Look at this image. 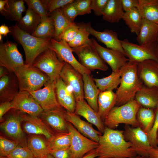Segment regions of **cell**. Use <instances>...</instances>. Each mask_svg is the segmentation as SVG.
Listing matches in <instances>:
<instances>
[{
    "instance_id": "6da1fadb",
    "label": "cell",
    "mask_w": 158,
    "mask_h": 158,
    "mask_svg": "<svg viewBox=\"0 0 158 158\" xmlns=\"http://www.w3.org/2000/svg\"><path fill=\"white\" fill-rule=\"evenodd\" d=\"M95 149L98 157L109 158H133L137 155L131 144L124 137V131L106 127L100 136Z\"/></svg>"
},
{
    "instance_id": "7a4b0ae2",
    "label": "cell",
    "mask_w": 158,
    "mask_h": 158,
    "mask_svg": "<svg viewBox=\"0 0 158 158\" xmlns=\"http://www.w3.org/2000/svg\"><path fill=\"white\" fill-rule=\"evenodd\" d=\"M138 63L129 61L119 71L121 81L115 93L116 106H119L135 99V95L143 84L137 73Z\"/></svg>"
},
{
    "instance_id": "3957f363",
    "label": "cell",
    "mask_w": 158,
    "mask_h": 158,
    "mask_svg": "<svg viewBox=\"0 0 158 158\" xmlns=\"http://www.w3.org/2000/svg\"><path fill=\"white\" fill-rule=\"evenodd\" d=\"M9 28L10 34L23 48L25 65L32 66L36 58L49 48L51 39H43L34 36L23 30L16 24Z\"/></svg>"
},
{
    "instance_id": "277c9868",
    "label": "cell",
    "mask_w": 158,
    "mask_h": 158,
    "mask_svg": "<svg viewBox=\"0 0 158 158\" xmlns=\"http://www.w3.org/2000/svg\"><path fill=\"white\" fill-rule=\"evenodd\" d=\"M141 106L135 99L123 105L115 106L104 119V123L105 126L114 129L119 124L123 123L134 127H140L137 116Z\"/></svg>"
},
{
    "instance_id": "5b68a950",
    "label": "cell",
    "mask_w": 158,
    "mask_h": 158,
    "mask_svg": "<svg viewBox=\"0 0 158 158\" xmlns=\"http://www.w3.org/2000/svg\"><path fill=\"white\" fill-rule=\"evenodd\" d=\"M14 73L18 81L20 91L37 90L50 80L46 74L32 66L25 64Z\"/></svg>"
},
{
    "instance_id": "8992f818",
    "label": "cell",
    "mask_w": 158,
    "mask_h": 158,
    "mask_svg": "<svg viewBox=\"0 0 158 158\" xmlns=\"http://www.w3.org/2000/svg\"><path fill=\"white\" fill-rule=\"evenodd\" d=\"M65 62L61 61L55 52L49 48L42 53L35 60L32 66L46 74L51 81L60 78Z\"/></svg>"
},
{
    "instance_id": "52a82bcc",
    "label": "cell",
    "mask_w": 158,
    "mask_h": 158,
    "mask_svg": "<svg viewBox=\"0 0 158 158\" xmlns=\"http://www.w3.org/2000/svg\"><path fill=\"white\" fill-rule=\"evenodd\" d=\"M122 47L129 61L138 63L147 60L158 62L157 43L142 46L130 42L127 39L121 40Z\"/></svg>"
},
{
    "instance_id": "ba28073f",
    "label": "cell",
    "mask_w": 158,
    "mask_h": 158,
    "mask_svg": "<svg viewBox=\"0 0 158 158\" xmlns=\"http://www.w3.org/2000/svg\"><path fill=\"white\" fill-rule=\"evenodd\" d=\"M71 49L77 56L80 63L90 71L96 70L105 71L108 70L106 63L89 42Z\"/></svg>"
},
{
    "instance_id": "9c48e42d",
    "label": "cell",
    "mask_w": 158,
    "mask_h": 158,
    "mask_svg": "<svg viewBox=\"0 0 158 158\" xmlns=\"http://www.w3.org/2000/svg\"><path fill=\"white\" fill-rule=\"evenodd\" d=\"M4 121L0 124V128L8 136L22 147L27 146V140L22 129V112L13 109L10 110Z\"/></svg>"
},
{
    "instance_id": "30bf717a",
    "label": "cell",
    "mask_w": 158,
    "mask_h": 158,
    "mask_svg": "<svg viewBox=\"0 0 158 158\" xmlns=\"http://www.w3.org/2000/svg\"><path fill=\"white\" fill-rule=\"evenodd\" d=\"M25 65L23 56L19 52L17 44L7 41L0 45V66L7 68L10 73H14Z\"/></svg>"
},
{
    "instance_id": "8fae6325",
    "label": "cell",
    "mask_w": 158,
    "mask_h": 158,
    "mask_svg": "<svg viewBox=\"0 0 158 158\" xmlns=\"http://www.w3.org/2000/svg\"><path fill=\"white\" fill-rule=\"evenodd\" d=\"M68 132L71 136L70 149L72 158H81L91 150L95 149L98 145V142L84 136L71 123L67 122Z\"/></svg>"
},
{
    "instance_id": "7c38bea8",
    "label": "cell",
    "mask_w": 158,
    "mask_h": 158,
    "mask_svg": "<svg viewBox=\"0 0 158 158\" xmlns=\"http://www.w3.org/2000/svg\"><path fill=\"white\" fill-rule=\"evenodd\" d=\"M124 136L125 140L131 144L133 150L137 155L147 156L152 147L147 133L141 127L133 128L126 125Z\"/></svg>"
},
{
    "instance_id": "4fadbf2b",
    "label": "cell",
    "mask_w": 158,
    "mask_h": 158,
    "mask_svg": "<svg viewBox=\"0 0 158 158\" xmlns=\"http://www.w3.org/2000/svg\"><path fill=\"white\" fill-rule=\"evenodd\" d=\"M49 48L54 51L58 58L66 63L82 75L85 73L91 74V71L87 69L78 61L74 56L71 48L68 43L63 40H51Z\"/></svg>"
},
{
    "instance_id": "5bb4252c",
    "label": "cell",
    "mask_w": 158,
    "mask_h": 158,
    "mask_svg": "<svg viewBox=\"0 0 158 158\" xmlns=\"http://www.w3.org/2000/svg\"><path fill=\"white\" fill-rule=\"evenodd\" d=\"M55 82L49 80L43 88L29 92L43 111L62 107L59 104L57 98Z\"/></svg>"
},
{
    "instance_id": "9a60e30c",
    "label": "cell",
    "mask_w": 158,
    "mask_h": 158,
    "mask_svg": "<svg viewBox=\"0 0 158 158\" xmlns=\"http://www.w3.org/2000/svg\"><path fill=\"white\" fill-rule=\"evenodd\" d=\"M89 42L106 63L110 66L113 72L119 71L129 61L128 58L123 53L102 46L94 38L90 39Z\"/></svg>"
},
{
    "instance_id": "2e32d148",
    "label": "cell",
    "mask_w": 158,
    "mask_h": 158,
    "mask_svg": "<svg viewBox=\"0 0 158 158\" xmlns=\"http://www.w3.org/2000/svg\"><path fill=\"white\" fill-rule=\"evenodd\" d=\"M60 77L73 92L76 100L85 99L83 75L65 63Z\"/></svg>"
},
{
    "instance_id": "e0dca14e",
    "label": "cell",
    "mask_w": 158,
    "mask_h": 158,
    "mask_svg": "<svg viewBox=\"0 0 158 158\" xmlns=\"http://www.w3.org/2000/svg\"><path fill=\"white\" fill-rule=\"evenodd\" d=\"M11 102L12 109L31 115L39 116L43 109L30 93L20 91Z\"/></svg>"
},
{
    "instance_id": "ac0fdd59",
    "label": "cell",
    "mask_w": 158,
    "mask_h": 158,
    "mask_svg": "<svg viewBox=\"0 0 158 158\" xmlns=\"http://www.w3.org/2000/svg\"><path fill=\"white\" fill-rule=\"evenodd\" d=\"M22 118L24 131L27 133L44 136L48 140L55 133L39 116L22 112Z\"/></svg>"
},
{
    "instance_id": "d6986e66",
    "label": "cell",
    "mask_w": 158,
    "mask_h": 158,
    "mask_svg": "<svg viewBox=\"0 0 158 158\" xmlns=\"http://www.w3.org/2000/svg\"><path fill=\"white\" fill-rule=\"evenodd\" d=\"M65 111L63 107L43 111L39 117L55 133L68 132Z\"/></svg>"
},
{
    "instance_id": "ffe728a7",
    "label": "cell",
    "mask_w": 158,
    "mask_h": 158,
    "mask_svg": "<svg viewBox=\"0 0 158 158\" xmlns=\"http://www.w3.org/2000/svg\"><path fill=\"white\" fill-rule=\"evenodd\" d=\"M137 73L143 85L158 88V62L147 60L138 63Z\"/></svg>"
},
{
    "instance_id": "44dd1931",
    "label": "cell",
    "mask_w": 158,
    "mask_h": 158,
    "mask_svg": "<svg viewBox=\"0 0 158 158\" xmlns=\"http://www.w3.org/2000/svg\"><path fill=\"white\" fill-rule=\"evenodd\" d=\"M86 25L87 30L90 34L94 36L99 42L105 44L107 48L119 51L126 56L121 40L118 39L116 32L107 29L103 31H97L92 27L90 22L86 23Z\"/></svg>"
},
{
    "instance_id": "7402d4cb",
    "label": "cell",
    "mask_w": 158,
    "mask_h": 158,
    "mask_svg": "<svg viewBox=\"0 0 158 158\" xmlns=\"http://www.w3.org/2000/svg\"><path fill=\"white\" fill-rule=\"evenodd\" d=\"M65 117L66 121L71 123L82 134L95 142H98L102 134L95 129L92 124L80 118L74 113L66 110Z\"/></svg>"
},
{
    "instance_id": "603a6c76",
    "label": "cell",
    "mask_w": 158,
    "mask_h": 158,
    "mask_svg": "<svg viewBox=\"0 0 158 158\" xmlns=\"http://www.w3.org/2000/svg\"><path fill=\"white\" fill-rule=\"evenodd\" d=\"M20 91L19 83L14 73L0 78V102H11Z\"/></svg>"
},
{
    "instance_id": "cb8c5ba5",
    "label": "cell",
    "mask_w": 158,
    "mask_h": 158,
    "mask_svg": "<svg viewBox=\"0 0 158 158\" xmlns=\"http://www.w3.org/2000/svg\"><path fill=\"white\" fill-rule=\"evenodd\" d=\"M57 98L60 105L66 111L74 113L76 100L71 89L60 77L55 82Z\"/></svg>"
},
{
    "instance_id": "d4e9b609",
    "label": "cell",
    "mask_w": 158,
    "mask_h": 158,
    "mask_svg": "<svg viewBox=\"0 0 158 158\" xmlns=\"http://www.w3.org/2000/svg\"><path fill=\"white\" fill-rule=\"evenodd\" d=\"M74 113L84 118L88 122L95 125L102 134L105 126L97 112L94 110L85 99L76 100Z\"/></svg>"
},
{
    "instance_id": "484cf974",
    "label": "cell",
    "mask_w": 158,
    "mask_h": 158,
    "mask_svg": "<svg viewBox=\"0 0 158 158\" xmlns=\"http://www.w3.org/2000/svg\"><path fill=\"white\" fill-rule=\"evenodd\" d=\"M158 39V24L143 19L142 25L136 40L142 46L157 42Z\"/></svg>"
},
{
    "instance_id": "4316f807",
    "label": "cell",
    "mask_w": 158,
    "mask_h": 158,
    "mask_svg": "<svg viewBox=\"0 0 158 158\" xmlns=\"http://www.w3.org/2000/svg\"><path fill=\"white\" fill-rule=\"evenodd\" d=\"M84 99L88 104L98 112V99L100 91L96 85L90 74L83 75Z\"/></svg>"
},
{
    "instance_id": "83f0119b",
    "label": "cell",
    "mask_w": 158,
    "mask_h": 158,
    "mask_svg": "<svg viewBox=\"0 0 158 158\" xmlns=\"http://www.w3.org/2000/svg\"><path fill=\"white\" fill-rule=\"evenodd\" d=\"M135 99L141 106L154 109L158 106V88L143 85L136 93Z\"/></svg>"
},
{
    "instance_id": "f1b7e54d",
    "label": "cell",
    "mask_w": 158,
    "mask_h": 158,
    "mask_svg": "<svg viewBox=\"0 0 158 158\" xmlns=\"http://www.w3.org/2000/svg\"><path fill=\"white\" fill-rule=\"evenodd\" d=\"M116 102V93L112 90L100 92L98 97V113L103 121Z\"/></svg>"
},
{
    "instance_id": "f546056e",
    "label": "cell",
    "mask_w": 158,
    "mask_h": 158,
    "mask_svg": "<svg viewBox=\"0 0 158 158\" xmlns=\"http://www.w3.org/2000/svg\"><path fill=\"white\" fill-rule=\"evenodd\" d=\"M27 147L36 158H44L50 153L47 140L41 135L29 136L27 139Z\"/></svg>"
},
{
    "instance_id": "4dcf8cb0",
    "label": "cell",
    "mask_w": 158,
    "mask_h": 158,
    "mask_svg": "<svg viewBox=\"0 0 158 158\" xmlns=\"http://www.w3.org/2000/svg\"><path fill=\"white\" fill-rule=\"evenodd\" d=\"M124 13L121 0H108L102 16L106 21L116 23L122 19Z\"/></svg>"
},
{
    "instance_id": "1f68e13d",
    "label": "cell",
    "mask_w": 158,
    "mask_h": 158,
    "mask_svg": "<svg viewBox=\"0 0 158 158\" xmlns=\"http://www.w3.org/2000/svg\"><path fill=\"white\" fill-rule=\"evenodd\" d=\"M137 8L143 19L158 24V0H139Z\"/></svg>"
},
{
    "instance_id": "d6a6232c",
    "label": "cell",
    "mask_w": 158,
    "mask_h": 158,
    "mask_svg": "<svg viewBox=\"0 0 158 158\" xmlns=\"http://www.w3.org/2000/svg\"><path fill=\"white\" fill-rule=\"evenodd\" d=\"M41 21L37 14L28 8L24 16L16 24L24 31L32 35Z\"/></svg>"
},
{
    "instance_id": "836d02e7",
    "label": "cell",
    "mask_w": 158,
    "mask_h": 158,
    "mask_svg": "<svg viewBox=\"0 0 158 158\" xmlns=\"http://www.w3.org/2000/svg\"><path fill=\"white\" fill-rule=\"evenodd\" d=\"M93 80L100 92L112 90L117 89L120 84L121 77L119 71L112 72L109 76L101 78H94Z\"/></svg>"
},
{
    "instance_id": "e575fe53",
    "label": "cell",
    "mask_w": 158,
    "mask_h": 158,
    "mask_svg": "<svg viewBox=\"0 0 158 158\" xmlns=\"http://www.w3.org/2000/svg\"><path fill=\"white\" fill-rule=\"evenodd\" d=\"M25 3L24 0H7V12L4 16L11 20L18 22L22 17V13L26 11Z\"/></svg>"
},
{
    "instance_id": "d590c367",
    "label": "cell",
    "mask_w": 158,
    "mask_h": 158,
    "mask_svg": "<svg viewBox=\"0 0 158 158\" xmlns=\"http://www.w3.org/2000/svg\"><path fill=\"white\" fill-rule=\"evenodd\" d=\"M122 19L132 33L138 35L140 32L143 18L137 8L125 12Z\"/></svg>"
},
{
    "instance_id": "8d00e7d4",
    "label": "cell",
    "mask_w": 158,
    "mask_h": 158,
    "mask_svg": "<svg viewBox=\"0 0 158 158\" xmlns=\"http://www.w3.org/2000/svg\"><path fill=\"white\" fill-rule=\"evenodd\" d=\"M71 136L68 132L56 133L47 140L48 146L50 150H58L70 147Z\"/></svg>"
},
{
    "instance_id": "74e56055",
    "label": "cell",
    "mask_w": 158,
    "mask_h": 158,
    "mask_svg": "<svg viewBox=\"0 0 158 158\" xmlns=\"http://www.w3.org/2000/svg\"><path fill=\"white\" fill-rule=\"evenodd\" d=\"M55 33L54 21L49 16L46 19L41 21L32 35L40 38L51 39L54 38Z\"/></svg>"
},
{
    "instance_id": "f35d334b",
    "label": "cell",
    "mask_w": 158,
    "mask_h": 158,
    "mask_svg": "<svg viewBox=\"0 0 158 158\" xmlns=\"http://www.w3.org/2000/svg\"><path fill=\"white\" fill-rule=\"evenodd\" d=\"M154 109L141 106L137 114L140 127L147 134L151 128L154 121L155 112Z\"/></svg>"
},
{
    "instance_id": "ab89813d",
    "label": "cell",
    "mask_w": 158,
    "mask_h": 158,
    "mask_svg": "<svg viewBox=\"0 0 158 158\" xmlns=\"http://www.w3.org/2000/svg\"><path fill=\"white\" fill-rule=\"evenodd\" d=\"M49 16L52 18L55 27V33L53 38L58 41L63 32L73 23L71 22L65 17L61 8L54 11Z\"/></svg>"
},
{
    "instance_id": "60d3db41",
    "label": "cell",
    "mask_w": 158,
    "mask_h": 158,
    "mask_svg": "<svg viewBox=\"0 0 158 158\" xmlns=\"http://www.w3.org/2000/svg\"><path fill=\"white\" fill-rule=\"evenodd\" d=\"M78 23L80 27L75 39L72 42L68 43L71 48L83 45L88 43L90 40L89 38L90 34L87 30L86 23Z\"/></svg>"
},
{
    "instance_id": "b9f144b4",
    "label": "cell",
    "mask_w": 158,
    "mask_h": 158,
    "mask_svg": "<svg viewBox=\"0 0 158 158\" xmlns=\"http://www.w3.org/2000/svg\"><path fill=\"white\" fill-rule=\"evenodd\" d=\"M20 146L13 140H9L3 136L0 137V158H6L16 148Z\"/></svg>"
},
{
    "instance_id": "7bdbcfd3",
    "label": "cell",
    "mask_w": 158,
    "mask_h": 158,
    "mask_svg": "<svg viewBox=\"0 0 158 158\" xmlns=\"http://www.w3.org/2000/svg\"><path fill=\"white\" fill-rule=\"evenodd\" d=\"M25 2L29 8L37 14L41 18L42 20L47 18L49 16L45 7L39 0H25Z\"/></svg>"
},
{
    "instance_id": "ee69618b",
    "label": "cell",
    "mask_w": 158,
    "mask_h": 158,
    "mask_svg": "<svg viewBox=\"0 0 158 158\" xmlns=\"http://www.w3.org/2000/svg\"><path fill=\"white\" fill-rule=\"evenodd\" d=\"M79 27L78 23H73L63 32L59 37V41L63 40L68 43L72 42L76 35Z\"/></svg>"
},
{
    "instance_id": "f6af8a7d",
    "label": "cell",
    "mask_w": 158,
    "mask_h": 158,
    "mask_svg": "<svg viewBox=\"0 0 158 158\" xmlns=\"http://www.w3.org/2000/svg\"><path fill=\"white\" fill-rule=\"evenodd\" d=\"M74 0H41L47 9L49 14L54 11L62 8L66 5L73 2Z\"/></svg>"
},
{
    "instance_id": "bcb514c9",
    "label": "cell",
    "mask_w": 158,
    "mask_h": 158,
    "mask_svg": "<svg viewBox=\"0 0 158 158\" xmlns=\"http://www.w3.org/2000/svg\"><path fill=\"white\" fill-rule=\"evenodd\" d=\"M154 121L150 130L147 133L148 138L152 147H157V135L158 132V106L155 109Z\"/></svg>"
},
{
    "instance_id": "7dc6e473",
    "label": "cell",
    "mask_w": 158,
    "mask_h": 158,
    "mask_svg": "<svg viewBox=\"0 0 158 158\" xmlns=\"http://www.w3.org/2000/svg\"><path fill=\"white\" fill-rule=\"evenodd\" d=\"M6 158H36L27 146H19Z\"/></svg>"
},
{
    "instance_id": "c3c4849f",
    "label": "cell",
    "mask_w": 158,
    "mask_h": 158,
    "mask_svg": "<svg viewBox=\"0 0 158 158\" xmlns=\"http://www.w3.org/2000/svg\"><path fill=\"white\" fill-rule=\"evenodd\" d=\"M74 2L78 15H83L91 13L92 0H76Z\"/></svg>"
},
{
    "instance_id": "681fc988",
    "label": "cell",
    "mask_w": 158,
    "mask_h": 158,
    "mask_svg": "<svg viewBox=\"0 0 158 158\" xmlns=\"http://www.w3.org/2000/svg\"><path fill=\"white\" fill-rule=\"evenodd\" d=\"M74 2L61 8L64 16L71 23L74 22L75 18L78 15Z\"/></svg>"
},
{
    "instance_id": "f907efd6",
    "label": "cell",
    "mask_w": 158,
    "mask_h": 158,
    "mask_svg": "<svg viewBox=\"0 0 158 158\" xmlns=\"http://www.w3.org/2000/svg\"><path fill=\"white\" fill-rule=\"evenodd\" d=\"M108 0H92V9L97 16L102 15Z\"/></svg>"
},
{
    "instance_id": "816d5d0a",
    "label": "cell",
    "mask_w": 158,
    "mask_h": 158,
    "mask_svg": "<svg viewBox=\"0 0 158 158\" xmlns=\"http://www.w3.org/2000/svg\"><path fill=\"white\" fill-rule=\"evenodd\" d=\"M50 154L55 158H72L71 151L68 148L58 150H50Z\"/></svg>"
},
{
    "instance_id": "f5cc1de1",
    "label": "cell",
    "mask_w": 158,
    "mask_h": 158,
    "mask_svg": "<svg viewBox=\"0 0 158 158\" xmlns=\"http://www.w3.org/2000/svg\"><path fill=\"white\" fill-rule=\"evenodd\" d=\"M121 1L125 12L137 8L139 4V0H121Z\"/></svg>"
},
{
    "instance_id": "db71d44e",
    "label": "cell",
    "mask_w": 158,
    "mask_h": 158,
    "mask_svg": "<svg viewBox=\"0 0 158 158\" xmlns=\"http://www.w3.org/2000/svg\"><path fill=\"white\" fill-rule=\"evenodd\" d=\"M12 109L11 102H6L0 103V121L3 120V117L6 114Z\"/></svg>"
},
{
    "instance_id": "11a10c76",
    "label": "cell",
    "mask_w": 158,
    "mask_h": 158,
    "mask_svg": "<svg viewBox=\"0 0 158 158\" xmlns=\"http://www.w3.org/2000/svg\"><path fill=\"white\" fill-rule=\"evenodd\" d=\"M147 156L149 158H158V147H151L149 151Z\"/></svg>"
},
{
    "instance_id": "9f6ffc18",
    "label": "cell",
    "mask_w": 158,
    "mask_h": 158,
    "mask_svg": "<svg viewBox=\"0 0 158 158\" xmlns=\"http://www.w3.org/2000/svg\"><path fill=\"white\" fill-rule=\"evenodd\" d=\"M10 32V28L6 25H2L0 26V35L6 36Z\"/></svg>"
},
{
    "instance_id": "6f0895ef",
    "label": "cell",
    "mask_w": 158,
    "mask_h": 158,
    "mask_svg": "<svg viewBox=\"0 0 158 158\" xmlns=\"http://www.w3.org/2000/svg\"><path fill=\"white\" fill-rule=\"evenodd\" d=\"M7 0H0V11L1 14L3 16L7 12L6 4Z\"/></svg>"
},
{
    "instance_id": "680465c9",
    "label": "cell",
    "mask_w": 158,
    "mask_h": 158,
    "mask_svg": "<svg viewBox=\"0 0 158 158\" xmlns=\"http://www.w3.org/2000/svg\"><path fill=\"white\" fill-rule=\"evenodd\" d=\"M98 155L95 149L92 150L87 153L81 158H96Z\"/></svg>"
},
{
    "instance_id": "91938a15",
    "label": "cell",
    "mask_w": 158,
    "mask_h": 158,
    "mask_svg": "<svg viewBox=\"0 0 158 158\" xmlns=\"http://www.w3.org/2000/svg\"><path fill=\"white\" fill-rule=\"evenodd\" d=\"M10 73L6 68L0 66V78Z\"/></svg>"
},
{
    "instance_id": "94428289",
    "label": "cell",
    "mask_w": 158,
    "mask_h": 158,
    "mask_svg": "<svg viewBox=\"0 0 158 158\" xmlns=\"http://www.w3.org/2000/svg\"><path fill=\"white\" fill-rule=\"evenodd\" d=\"M133 158H149L148 156H141L137 155L136 157Z\"/></svg>"
},
{
    "instance_id": "6125c7cd",
    "label": "cell",
    "mask_w": 158,
    "mask_h": 158,
    "mask_svg": "<svg viewBox=\"0 0 158 158\" xmlns=\"http://www.w3.org/2000/svg\"><path fill=\"white\" fill-rule=\"evenodd\" d=\"M44 158H55L50 154H49L47 155Z\"/></svg>"
},
{
    "instance_id": "be15d7a7",
    "label": "cell",
    "mask_w": 158,
    "mask_h": 158,
    "mask_svg": "<svg viewBox=\"0 0 158 158\" xmlns=\"http://www.w3.org/2000/svg\"><path fill=\"white\" fill-rule=\"evenodd\" d=\"M156 48H157V52L158 54V39L157 41V43Z\"/></svg>"
},
{
    "instance_id": "e7e4bbea",
    "label": "cell",
    "mask_w": 158,
    "mask_h": 158,
    "mask_svg": "<svg viewBox=\"0 0 158 158\" xmlns=\"http://www.w3.org/2000/svg\"><path fill=\"white\" fill-rule=\"evenodd\" d=\"M0 41L1 42V43L2 42V35H0Z\"/></svg>"
},
{
    "instance_id": "03108f58",
    "label": "cell",
    "mask_w": 158,
    "mask_h": 158,
    "mask_svg": "<svg viewBox=\"0 0 158 158\" xmlns=\"http://www.w3.org/2000/svg\"><path fill=\"white\" fill-rule=\"evenodd\" d=\"M157 145H158V132L157 133Z\"/></svg>"
},
{
    "instance_id": "003e7915",
    "label": "cell",
    "mask_w": 158,
    "mask_h": 158,
    "mask_svg": "<svg viewBox=\"0 0 158 158\" xmlns=\"http://www.w3.org/2000/svg\"><path fill=\"white\" fill-rule=\"evenodd\" d=\"M96 158H103V157H97Z\"/></svg>"
}]
</instances>
